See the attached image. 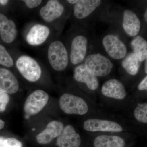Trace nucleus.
<instances>
[{
  "label": "nucleus",
  "instance_id": "obj_19",
  "mask_svg": "<svg viewBox=\"0 0 147 147\" xmlns=\"http://www.w3.org/2000/svg\"><path fill=\"white\" fill-rule=\"evenodd\" d=\"M94 147H125L126 143L117 135H101L95 139Z\"/></svg>",
  "mask_w": 147,
  "mask_h": 147
},
{
  "label": "nucleus",
  "instance_id": "obj_17",
  "mask_svg": "<svg viewBox=\"0 0 147 147\" xmlns=\"http://www.w3.org/2000/svg\"><path fill=\"white\" fill-rule=\"evenodd\" d=\"M0 35L4 42L10 43L16 39L17 35L16 24L5 15L0 13Z\"/></svg>",
  "mask_w": 147,
  "mask_h": 147
},
{
  "label": "nucleus",
  "instance_id": "obj_12",
  "mask_svg": "<svg viewBox=\"0 0 147 147\" xmlns=\"http://www.w3.org/2000/svg\"><path fill=\"white\" fill-rule=\"evenodd\" d=\"M63 124L58 121H53L47 124L46 128L37 135V141L40 144H46L57 138L63 130Z\"/></svg>",
  "mask_w": 147,
  "mask_h": 147
},
{
  "label": "nucleus",
  "instance_id": "obj_22",
  "mask_svg": "<svg viewBox=\"0 0 147 147\" xmlns=\"http://www.w3.org/2000/svg\"><path fill=\"white\" fill-rule=\"evenodd\" d=\"M134 117L141 123H147V103H139L134 110Z\"/></svg>",
  "mask_w": 147,
  "mask_h": 147
},
{
  "label": "nucleus",
  "instance_id": "obj_1",
  "mask_svg": "<svg viewBox=\"0 0 147 147\" xmlns=\"http://www.w3.org/2000/svg\"><path fill=\"white\" fill-rule=\"evenodd\" d=\"M84 64L87 70L97 77H105L109 75L114 67L110 59L100 53L88 55Z\"/></svg>",
  "mask_w": 147,
  "mask_h": 147
},
{
  "label": "nucleus",
  "instance_id": "obj_10",
  "mask_svg": "<svg viewBox=\"0 0 147 147\" xmlns=\"http://www.w3.org/2000/svg\"><path fill=\"white\" fill-rule=\"evenodd\" d=\"M81 144L80 135L71 125L64 127L57 138V144L59 147H79Z\"/></svg>",
  "mask_w": 147,
  "mask_h": 147
},
{
  "label": "nucleus",
  "instance_id": "obj_4",
  "mask_svg": "<svg viewBox=\"0 0 147 147\" xmlns=\"http://www.w3.org/2000/svg\"><path fill=\"white\" fill-rule=\"evenodd\" d=\"M16 66L21 75L29 82H36L41 76L42 71L39 64L29 56H22L18 58Z\"/></svg>",
  "mask_w": 147,
  "mask_h": 147
},
{
  "label": "nucleus",
  "instance_id": "obj_25",
  "mask_svg": "<svg viewBox=\"0 0 147 147\" xmlns=\"http://www.w3.org/2000/svg\"><path fill=\"white\" fill-rule=\"evenodd\" d=\"M4 147H22V144L14 138H8L4 139L3 141Z\"/></svg>",
  "mask_w": 147,
  "mask_h": 147
},
{
  "label": "nucleus",
  "instance_id": "obj_26",
  "mask_svg": "<svg viewBox=\"0 0 147 147\" xmlns=\"http://www.w3.org/2000/svg\"><path fill=\"white\" fill-rule=\"evenodd\" d=\"M24 3L29 8H34L37 7L42 3L40 0H24Z\"/></svg>",
  "mask_w": 147,
  "mask_h": 147
},
{
  "label": "nucleus",
  "instance_id": "obj_30",
  "mask_svg": "<svg viewBox=\"0 0 147 147\" xmlns=\"http://www.w3.org/2000/svg\"><path fill=\"white\" fill-rule=\"evenodd\" d=\"M78 0H68L67 2L71 4H75L77 2Z\"/></svg>",
  "mask_w": 147,
  "mask_h": 147
},
{
  "label": "nucleus",
  "instance_id": "obj_3",
  "mask_svg": "<svg viewBox=\"0 0 147 147\" xmlns=\"http://www.w3.org/2000/svg\"><path fill=\"white\" fill-rule=\"evenodd\" d=\"M61 110L67 115H83L88 112L86 102L82 98L69 93L62 95L59 100Z\"/></svg>",
  "mask_w": 147,
  "mask_h": 147
},
{
  "label": "nucleus",
  "instance_id": "obj_13",
  "mask_svg": "<svg viewBox=\"0 0 147 147\" xmlns=\"http://www.w3.org/2000/svg\"><path fill=\"white\" fill-rule=\"evenodd\" d=\"M74 77L76 82L86 84L91 90H95L99 87V81L97 77L90 73L84 64L79 65L75 67Z\"/></svg>",
  "mask_w": 147,
  "mask_h": 147
},
{
  "label": "nucleus",
  "instance_id": "obj_7",
  "mask_svg": "<svg viewBox=\"0 0 147 147\" xmlns=\"http://www.w3.org/2000/svg\"><path fill=\"white\" fill-rule=\"evenodd\" d=\"M83 127L86 131L91 132H120L123 131L122 127L118 123L100 119L87 120L84 121Z\"/></svg>",
  "mask_w": 147,
  "mask_h": 147
},
{
  "label": "nucleus",
  "instance_id": "obj_8",
  "mask_svg": "<svg viewBox=\"0 0 147 147\" xmlns=\"http://www.w3.org/2000/svg\"><path fill=\"white\" fill-rule=\"evenodd\" d=\"M88 40L84 35H78L71 42L70 60L74 65H77L84 61L86 57Z\"/></svg>",
  "mask_w": 147,
  "mask_h": 147
},
{
  "label": "nucleus",
  "instance_id": "obj_28",
  "mask_svg": "<svg viewBox=\"0 0 147 147\" xmlns=\"http://www.w3.org/2000/svg\"><path fill=\"white\" fill-rule=\"evenodd\" d=\"M5 122H4L2 120L0 119V129L4 128L5 126Z\"/></svg>",
  "mask_w": 147,
  "mask_h": 147
},
{
  "label": "nucleus",
  "instance_id": "obj_14",
  "mask_svg": "<svg viewBox=\"0 0 147 147\" xmlns=\"http://www.w3.org/2000/svg\"><path fill=\"white\" fill-rule=\"evenodd\" d=\"M101 3L100 0H78L74 7V15L77 19H85L93 13Z\"/></svg>",
  "mask_w": 147,
  "mask_h": 147
},
{
  "label": "nucleus",
  "instance_id": "obj_18",
  "mask_svg": "<svg viewBox=\"0 0 147 147\" xmlns=\"http://www.w3.org/2000/svg\"><path fill=\"white\" fill-rule=\"evenodd\" d=\"M49 28L40 24L33 26L27 35V42L30 45H38L43 43L50 34Z\"/></svg>",
  "mask_w": 147,
  "mask_h": 147
},
{
  "label": "nucleus",
  "instance_id": "obj_5",
  "mask_svg": "<svg viewBox=\"0 0 147 147\" xmlns=\"http://www.w3.org/2000/svg\"><path fill=\"white\" fill-rule=\"evenodd\" d=\"M49 98L48 94L44 91H35L29 96L24 103V112L29 116L36 115L47 105Z\"/></svg>",
  "mask_w": 147,
  "mask_h": 147
},
{
  "label": "nucleus",
  "instance_id": "obj_32",
  "mask_svg": "<svg viewBox=\"0 0 147 147\" xmlns=\"http://www.w3.org/2000/svg\"><path fill=\"white\" fill-rule=\"evenodd\" d=\"M144 20L145 22L146 23L147 22V9H146L145 11L144 14Z\"/></svg>",
  "mask_w": 147,
  "mask_h": 147
},
{
  "label": "nucleus",
  "instance_id": "obj_16",
  "mask_svg": "<svg viewBox=\"0 0 147 147\" xmlns=\"http://www.w3.org/2000/svg\"><path fill=\"white\" fill-rule=\"evenodd\" d=\"M19 84L11 71L5 68H0V91L13 94L18 91Z\"/></svg>",
  "mask_w": 147,
  "mask_h": 147
},
{
  "label": "nucleus",
  "instance_id": "obj_15",
  "mask_svg": "<svg viewBox=\"0 0 147 147\" xmlns=\"http://www.w3.org/2000/svg\"><path fill=\"white\" fill-rule=\"evenodd\" d=\"M64 11V6L59 1L50 0L41 8L39 13L44 21L51 22L59 18Z\"/></svg>",
  "mask_w": 147,
  "mask_h": 147
},
{
  "label": "nucleus",
  "instance_id": "obj_27",
  "mask_svg": "<svg viewBox=\"0 0 147 147\" xmlns=\"http://www.w3.org/2000/svg\"><path fill=\"white\" fill-rule=\"evenodd\" d=\"M137 88L140 91L147 90V76H145L138 85Z\"/></svg>",
  "mask_w": 147,
  "mask_h": 147
},
{
  "label": "nucleus",
  "instance_id": "obj_31",
  "mask_svg": "<svg viewBox=\"0 0 147 147\" xmlns=\"http://www.w3.org/2000/svg\"><path fill=\"white\" fill-rule=\"evenodd\" d=\"M8 1H6V0H0V3L3 5H5L8 3Z\"/></svg>",
  "mask_w": 147,
  "mask_h": 147
},
{
  "label": "nucleus",
  "instance_id": "obj_33",
  "mask_svg": "<svg viewBox=\"0 0 147 147\" xmlns=\"http://www.w3.org/2000/svg\"><path fill=\"white\" fill-rule=\"evenodd\" d=\"M145 61V72L146 74H147V59L144 61Z\"/></svg>",
  "mask_w": 147,
  "mask_h": 147
},
{
  "label": "nucleus",
  "instance_id": "obj_23",
  "mask_svg": "<svg viewBox=\"0 0 147 147\" xmlns=\"http://www.w3.org/2000/svg\"><path fill=\"white\" fill-rule=\"evenodd\" d=\"M0 64L7 67H11L13 66V59L11 57L5 47L0 44Z\"/></svg>",
  "mask_w": 147,
  "mask_h": 147
},
{
  "label": "nucleus",
  "instance_id": "obj_11",
  "mask_svg": "<svg viewBox=\"0 0 147 147\" xmlns=\"http://www.w3.org/2000/svg\"><path fill=\"white\" fill-rule=\"evenodd\" d=\"M122 27L128 36L135 37L139 34L141 29V21L134 11L130 9H126L124 11Z\"/></svg>",
  "mask_w": 147,
  "mask_h": 147
},
{
  "label": "nucleus",
  "instance_id": "obj_6",
  "mask_svg": "<svg viewBox=\"0 0 147 147\" xmlns=\"http://www.w3.org/2000/svg\"><path fill=\"white\" fill-rule=\"evenodd\" d=\"M102 42L105 52L114 59H122L126 56L127 54L126 45L115 35L105 36Z\"/></svg>",
  "mask_w": 147,
  "mask_h": 147
},
{
  "label": "nucleus",
  "instance_id": "obj_20",
  "mask_svg": "<svg viewBox=\"0 0 147 147\" xmlns=\"http://www.w3.org/2000/svg\"><path fill=\"white\" fill-rule=\"evenodd\" d=\"M131 45L133 53L140 62L144 61L147 59V42L140 36H137L132 40Z\"/></svg>",
  "mask_w": 147,
  "mask_h": 147
},
{
  "label": "nucleus",
  "instance_id": "obj_29",
  "mask_svg": "<svg viewBox=\"0 0 147 147\" xmlns=\"http://www.w3.org/2000/svg\"><path fill=\"white\" fill-rule=\"evenodd\" d=\"M4 138L2 137H0V147H4Z\"/></svg>",
  "mask_w": 147,
  "mask_h": 147
},
{
  "label": "nucleus",
  "instance_id": "obj_21",
  "mask_svg": "<svg viewBox=\"0 0 147 147\" xmlns=\"http://www.w3.org/2000/svg\"><path fill=\"white\" fill-rule=\"evenodd\" d=\"M121 65L125 71L129 75L135 76L139 72L140 62L133 53L127 54L122 61Z\"/></svg>",
  "mask_w": 147,
  "mask_h": 147
},
{
  "label": "nucleus",
  "instance_id": "obj_2",
  "mask_svg": "<svg viewBox=\"0 0 147 147\" xmlns=\"http://www.w3.org/2000/svg\"><path fill=\"white\" fill-rule=\"evenodd\" d=\"M48 58L50 65L56 71H63L67 67L68 53L63 43L59 40L54 41L49 46Z\"/></svg>",
  "mask_w": 147,
  "mask_h": 147
},
{
  "label": "nucleus",
  "instance_id": "obj_24",
  "mask_svg": "<svg viewBox=\"0 0 147 147\" xmlns=\"http://www.w3.org/2000/svg\"><path fill=\"white\" fill-rule=\"evenodd\" d=\"M9 100L10 97L8 94L0 91V112L5 110Z\"/></svg>",
  "mask_w": 147,
  "mask_h": 147
},
{
  "label": "nucleus",
  "instance_id": "obj_9",
  "mask_svg": "<svg viewBox=\"0 0 147 147\" xmlns=\"http://www.w3.org/2000/svg\"><path fill=\"white\" fill-rule=\"evenodd\" d=\"M102 94L105 97L117 100H123L127 96L125 87L118 79H109L102 85Z\"/></svg>",
  "mask_w": 147,
  "mask_h": 147
}]
</instances>
